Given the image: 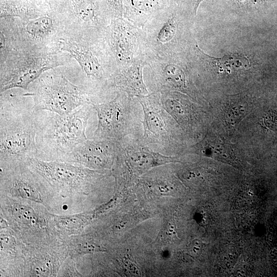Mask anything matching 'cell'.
Wrapping results in <instances>:
<instances>
[{
    "label": "cell",
    "mask_w": 277,
    "mask_h": 277,
    "mask_svg": "<svg viewBox=\"0 0 277 277\" xmlns=\"http://www.w3.org/2000/svg\"><path fill=\"white\" fill-rule=\"evenodd\" d=\"M115 93L111 100L92 105L98 117L94 132L95 138L118 142L130 132L132 98L120 90Z\"/></svg>",
    "instance_id": "obj_10"
},
{
    "label": "cell",
    "mask_w": 277,
    "mask_h": 277,
    "mask_svg": "<svg viewBox=\"0 0 277 277\" xmlns=\"http://www.w3.org/2000/svg\"><path fill=\"white\" fill-rule=\"evenodd\" d=\"M72 57L64 52L46 53L11 49L0 53V92L14 88L27 91L44 72L66 66Z\"/></svg>",
    "instance_id": "obj_6"
},
{
    "label": "cell",
    "mask_w": 277,
    "mask_h": 277,
    "mask_svg": "<svg viewBox=\"0 0 277 277\" xmlns=\"http://www.w3.org/2000/svg\"><path fill=\"white\" fill-rule=\"evenodd\" d=\"M104 37L117 71L129 66L137 60L146 61L143 29L123 17L112 18L106 29Z\"/></svg>",
    "instance_id": "obj_9"
},
{
    "label": "cell",
    "mask_w": 277,
    "mask_h": 277,
    "mask_svg": "<svg viewBox=\"0 0 277 277\" xmlns=\"http://www.w3.org/2000/svg\"><path fill=\"white\" fill-rule=\"evenodd\" d=\"M41 7L53 8L56 0H28Z\"/></svg>",
    "instance_id": "obj_20"
},
{
    "label": "cell",
    "mask_w": 277,
    "mask_h": 277,
    "mask_svg": "<svg viewBox=\"0 0 277 277\" xmlns=\"http://www.w3.org/2000/svg\"><path fill=\"white\" fill-rule=\"evenodd\" d=\"M60 67L44 72L24 93L32 99L36 111H48L64 115L85 105L99 103L85 86L76 85L68 80Z\"/></svg>",
    "instance_id": "obj_5"
},
{
    "label": "cell",
    "mask_w": 277,
    "mask_h": 277,
    "mask_svg": "<svg viewBox=\"0 0 277 277\" xmlns=\"http://www.w3.org/2000/svg\"><path fill=\"white\" fill-rule=\"evenodd\" d=\"M195 150L226 162L234 160V151L229 144L217 138L206 137L196 145Z\"/></svg>",
    "instance_id": "obj_17"
},
{
    "label": "cell",
    "mask_w": 277,
    "mask_h": 277,
    "mask_svg": "<svg viewBox=\"0 0 277 277\" xmlns=\"http://www.w3.org/2000/svg\"><path fill=\"white\" fill-rule=\"evenodd\" d=\"M60 50L74 59L81 69L82 83L100 102L102 96L115 88L117 68L104 36L73 38L64 36Z\"/></svg>",
    "instance_id": "obj_4"
},
{
    "label": "cell",
    "mask_w": 277,
    "mask_h": 277,
    "mask_svg": "<svg viewBox=\"0 0 277 277\" xmlns=\"http://www.w3.org/2000/svg\"><path fill=\"white\" fill-rule=\"evenodd\" d=\"M169 3V0H123V17L143 29L149 19Z\"/></svg>",
    "instance_id": "obj_15"
},
{
    "label": "cell",
    "mask_w": 277,
    "mask_h": 277,
    "mask_svg": "<svg viewBox=\"0 0 277 277\" xmlns=\"http://www.w3.org/2000/svg\"><path fill=\"white\" fill-rule=\"evenodd\" d=\"M182 7L169 6L145 24L146 61L148 57L178 51L184 32Z\"/></svg>",
    "instance_id": "obj_8"
},
{
    "label": "cell",
    "mask_w": 277,
    "mask_h": 277,
    "mask_svg": "<svg viewBox=\"0 0 277 277\" xmlns=\"http://www.w3.org/2000/svg\"><path fill=\"white\" fill-rule=\"evenodd\" d=\"M189 1L190 0H170L169 5L174 7H183V5Z\"/></svg>",
    "instance_id": "obj_22"
},
{
    "label": "cell",
    "mask_w": 277,
    "mask_h": 277,
    "mask_svg": "<svg viewBox=\"0 0 277 277\" xmlns=\"http://www.w3.org/2000/svg\"><path fill=\"white\" fill-rule=\"evenodd\" d=\"M28 166L51 185L66 190H80L91 184L94 174L81 165L61 161L30 159Z\"/></svg>",
    "instance_id": "obj_11"
},
{
    "label": "cell",
    "mask_w": 277,
    "mask_h": 277,
    "mask_svg": "<svg viewBox=\"0 0 277 277\" xmlns=\"http://www.w3.org/2000/svg\"><path fill=\"white\" fill-rule=\"evenodd\" d=\"M204 0H196L195 1V4H194V9H193V11H194V13L195 14V15H196V12H197V9L199 7V5H200V4Z\"/></svg>",
    "instance_id": "obj_23"
},
{
    "label": "cell",
    "mask_w": 277,
    "mask_h": 277,
    "mask_svg": "<svg viewBox=\"0 0 277 277\" xmlns=\"http://www.w3.org/2000/svg\"><path fill=\"white\" fill-rule=\"evenodd\" d=\"M91 104L85 105L64 115L46 111L39 112L36 136L37 158L44 161H62L78 145L86 141V129Z\"/></svg>",
    "instance_id": "obj_3"
},
{
    "label": "cell",
    "mask_w": 277,
    "mask_h": 277,
    "mask_svg": "<svg viewBox=\"0 0 277 277\" xmlns=\"http://www.w3.org/2000/svg\"><path fill=\"white\" fill-rule=\"evenodd\" d=\"M13 213L15 219L23 224H29L35 222L34 212L29 207L17 206L14 208Z\"/></svg>",
    "instance_id": "obj_18"
},
{
    "label": "cell",
    "mask_w": 277,
    "mask_h": 277,
    "mask_svg": "<svg viewBox=\"0 0 277 277\" xmlns=\"http://www.w3.org/2000/svg\"><path fill=\"white\" fill-rule=\"evenodd\" d=\"M0 52L21 49L38 53L61 52L63 23L52 9L34 16L0 19Z\"/></svg>",
    "instance_id": "obj_2"
},
{
    "label": "cell",
    "mask_w": 277,
    "mask_h": 277,
    "mask_svg": "<svg viewBox=\"0 0 277 277\" xmlns=\"http://www.w3.org/2000/svg\"><path fill=\"white\" fill-rule=\"evenodd\" d=\"M28 98L24 94L1 93V167L18 163H27L30 159L37 156L36 136L39 111H36L33 105H28Z\"/></svg>",
    "instance_id": "obj_1"
},
{
    "label": "cell",
    "mask_w": 277,
    "mask_h": 277,
    "mask_svg": "<svg viewBox=\"0 0 277 277\" xmlns=\"http://www.w3.org/2000/svg\"><path fill=\"white\" fill-rule=\"evenodd\" d=\"M196 55L203 64L209 65L219 72L230 73L232 71L246 69L251 66L249 59L241 54H231L222 57H212L203 52L197 44L195 45Z\"/></svg>",
    "instance_id": "obj_16"
},
{
    "label": "cell",
    "mask_w": 277,
    "mask_h": 277,
    "mask_svg": "<svg viewBox=\"0 0 277 277\" xmlns=\"http://www.w3.org/2000/svg\"><path fill=\"white\" fill-rule=\"evenodd\" d=\"M112 18L123 17V0H104Z\"/></svg>",
    "instance_id": "obj_19"
},
{
    "label": "cell",
    "mask_w": 277,
    "mask_h": 277,
    "mask_svg": "<svg viewBox=\"0 0 277 277\" xmlns=\"http://www.w3.org/2000/svg\"><path fill=\"white\" fill-rule=\"evenodd\" d=\"M239 4H247L250 5H262L268 0H234Z\"/></svg>",
    "instance_id": "obj_21"
},
{
    "label": "cell",
    "mask_w": 277,
    "mask_h": 277,
    "mask_svg": "<svg viewBox=\"0 0 277 277\" xmlns=\"http://www.w3.org/2000/svg\"><path fill=\"white\" fill-rule=\"evenodd\" d=\"M146 66L144 59H139L117 71L115 76V89L125 92L132 98L149 94L143 76V70Z\"/></svg>",
    "instance_id": "obj_14"
},
{
    "label": "cell",
    "mask_w": 277,
    "mask_h": 277,
    "mask_svg": "<svg viewBox=\"0 0 277 277\" xmlns=\"http://www.w3.org/2000/svg\"><path fill=\"white\" fill-rule=\"evenodd\" d=\"M137 98L144 111L143 137L150 143L168 147L171 137V117L162 103L161 93L154 91Z\"/></svg>",
    "instance_id": "obj_12"
},
{
    "label": "cell",
    "mask_w": 277,
    "mask_h": 277,
    "mask_svg": "<svg viewBox=\"0 0 277 277\" xmlns=\"http://www.w3.org/2000/svg\"><path fill=\"white\" fill-rule=\"evenodd\" d=\"M118 142L111 140H88L78 145L63 160L91 168L109 166L116 156Z\"/></svg>",
    "instance_id": "obj_13"
},
{
    "label": "cell",
    "mask_w": 277,
    "mask_h": 277,
    "mask_svg": "<svg viewBox=\"0 0 277 277\" xmlns=\"http://www.w3.org/2000/svg\"><path fill=\"white\" fill-rule=\"evenodd\" d=\"M64 36L73 38L103 36L112 16L104 0H56L53 7Z\"/></svg>",
    "instance_id": "obj_7"
}]
</instances>
